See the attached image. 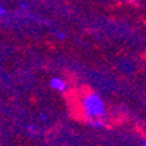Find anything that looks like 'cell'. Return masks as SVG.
Masks as SVG:
<instances>
[{"label":"cell","mask_w":146,"mask_h":146,"mask_svg":"<svg viewBox=\"0 0 146 146\" xmlns=\"http://www.w3.org/2000/svg\"><path fill=\"white\" fill-rule=\"evenodd\" d=\"M50 87H53L57 91H63L66 88V83L61 78H53L50 80Z\"/></svg>","instance_id":"obj_2"},{"label":"cell","mask_w":146,"mask_h":146,"mask_svg":"<svg viewBox=\"0 0 146 146\" xmlns=\"http://www.w3.org/2000/svg\"><path fill=\"white\" fill-rule=\"evenodd\" d=\"M0 13H1V16H4V15H5V11L1 8V9H0Z\"/></svg>","instance_id":"obj_3"},{"label":"cell","mask_w":146,"mask_h":146,"mask_svg":"<svg viewBox=\"0 0 146 146\" xmlns=\"http://www.w3.org/2000/svg\"><path fill=\"white\" fill-rule=\"evenodd\" d=\"M83 111L90 119L103 117L104 113H106L102 99L99 98L96 94H90L88 96L84 98V100H83Z\"/></svg>","instance_id":"obj_1"},{"label":"cell","mask_w":146,"mask_h":146,"mask_svg":"<svg viewBox=\"0 0 146 146\" xmlns=\"http://www.w3.org/2000/svg\"><path fill=\"white\" fill-rule=\"evenodd\" d=\"M142 145H143V146H146V141H143V142H142Z\"/></svg>","instance_id":"obj_4"}]
</instances>
